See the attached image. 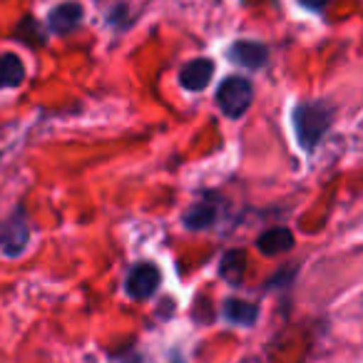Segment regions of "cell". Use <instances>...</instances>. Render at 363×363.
Masks as SVG:
<instances>
[{
  "instance_id": "6da1fadb",
  "label": "cell",
  "mask_w": 363,
  "mask_h": 363,
  "mask_svg": "<svg viewBox=\"0 0 363 363\" xmlns=\"http://www.w3.org/2000/svg\"><path fill=\"white\" fill-rule=\"evenodd\" d=\"M331 122V112L323 105H301L294 112V127H296L298 142L303 147H313Z\"/></svg>"
},
{
  "instance_id": "7a4b0ae2",
  "label": "cell",
  "mask_w": 363,
  "mask_h": 363,
  "mask_svg": "<svg viewBox=\"0 0 363 363\" xmlns=\"http://www.w3.org/2000/svg\"><path fill=\"white\" fill-rule=\"evenodd\" d=\"M254 100V87L247 77H227L217 90L219 110L227 117H242Z\"/></svg>"
},
{
  "instance_id": "3957f363",
  "label": "cell",
  "mask_w": 363,
  "mask_h": 363,
  "mask_svg": "<svg viewBox=\"0 0 363 363\" xmlns=\"http://www.w3.org/2000/svg\"><path fill=\"white\" fill-rule=\"evenodd\" d=\"M160 269L155 264H137L132 267V272L127 274V281H125V289L135 301H142V298H150L152 294L160 289Z\"/></svg>"
},
{
  "instance_id": "277c9868",
  "label": "cell",
  "mask_w": 363,
  "mask_h": 363,
  "mask_svg": "<svg viewBox=\"0 0 363 363\" xmlns=\"http://www.w3.org/2000/svg\"><path fill=\"white\" fill-rule=\"evenodd\" d=\"M28 237H30V232H28L26 219H23L21 214H16V217L6 224L3 234H0V249H3L6 257H18V254H23V249L28 247Z\"/></svg>"
},
{
  "instance_id": "5b68a950",
  "label": "cell",
  "mask_w": 363,
  "mask_h": 363,
  "mask_svg": "<svg viewBox=\"0 0 363 363\" xmlns=\"http://www.w3.org/2000/svg\"><path fill=\"white\" fill-rule=\"evenodd\" d=\"M82 21V6L80 3H62V6L52 8L50 16H48V26L57 35H67L72 33Z\"/></svg>"
},
{
  "instance_id": "8992f818",
  "label": "cell",
  "mask_w": 363,
  "mask_h": 363,
  "mask_svg": "<svg viewBox=\"0 0 363 363\" xmlns=\"http://www.w3.org/2000/svg\"><path fill=\"white\" fill-rule=\"evenodd\" d=\"M212 75H214V62L207 60V57H197V60H192L184 70H182L179 82L187 87V90L199 92L207 87V82L212 80Z\"/></svg>"
},
{
  "instance_id": "52a82bcc",
  "label": "cell",
  "mask_w": 363,
  "mask_h": 363,
  "mask_svg": "<svg viewBox=\"0 0 363 363\" xmlns=\"http://www.w3.org/2000/svg\"><path fill=\"white\" fill-rule=\"evenodd\" d=\"M229 57H232L237 65H244V67H262L264 62H267L269 52L264 45H259V43L254 40H239L237 45H232V50H229Z\"/></svg>"
},
{
  "instance_id": "ba28073f",
  "label": "cell",
  "mask_w": 363,
  "mask_h": 363,
  "mask_svg": "<svg viewBox=\"0 0 363 363\" xmlns=\"http://www.w3.org/2000/svg\"><path fill=\"white\" fill-rule=\"evenodd\" d=\"M257 247H259V252L267 254V257H279V254L289 252V249L294 247V234L284 227L269 229V232H264L262 237L257 239Z\"/></svg>"
},
{
  "instance_id": "9c48e42d",
  "label": "cell",
  "mask_w": 363,
  "mask_h": 363,
  "mask_svg": "<svg viewBox=\"0 0 363 363\" xmlns=\"http://www.w3.org/2000/svg\"><path fill=\"white\" fill-rule=\"evenodd\" d=\"M26 80V65L13 52H0V90H13Z\"/></svg>"
},
{
  "instance_id": "30bf717a",
  "label": "cell",
  "mask_w": 363,
  "mask_h": 363,
  "mask_svg": "<svg viewBox=\"0 0 363 363\" xmlns=\"http://www.w3.org/2000/svg\"><path fill=\"white\" fill-rule=\"evenodd\" d=\"M224 316L232 323H254V318L259 316V306L249 301H239V298H229L224 303Z\"/></svg>"
},
{
  "instance_id": "8fae6325",
  "label": "cell",
  "mask_w": 363,
  "mask_h": 363,
  "mask_svg": "<svg viewBox=\"0 0 363 363\" xmlns=\"http://www.w3.org/2000/svg\"><path fill=\"white\" fill-rule=\"evenodd\" d=\"M222 277L227 279V281H232V284H239L242 281V277H244V272H247V257H244L242 252H229V254H224V259H222Z\"/></svg>"
},
{
  "instance_id": "7c38bea8",
  "label": "cell",
  "mask_w": 363,
  "mask_h": 363,
  "mask_svg": "<svg viewBox=\"0 0 363 363\" xmlns=\"http://www.w3.org/2000/svg\"><path fill=\"white\" fill-rule=\"evenodd\" d=\"M212 222H214V207L207 202L197 204V207H192L187 214H184V224H187L189 229H204Z\"/></svg>"
},
{
  "instance_id": "4fadbf2b",
  "label": "cell",
  "mask_w": 363,
  "mask_h": 363,
  "mask_svg": "<svg viewBox=\"0 0 363 363\" xmlns=\"http://www.w3.org/2000/svg\"><path fill=\"white\" fill-rule=\"evenodd\" d=\"M301 3H303L306 8H311V11H321V8L326 6L328 0H301Z\"/></svg>"
}]
</instances>
